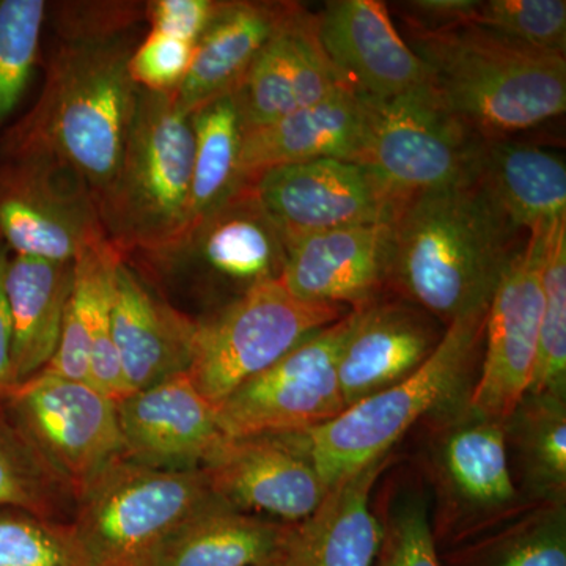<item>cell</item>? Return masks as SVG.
Listing matches in <instances>:
<instances>
[{
  "label": "cell",
  "mask_w": 566,
  "mask_h": 566,
  "mask_svg": "<svg viewBox=\"0 0 566 566\" xmlns=\"http://www.w3.org/2000/svg\"><path fill=\"white\" fill-rule=\"evenodd\" d=\"M349 311L294 297L281 281L264 283L197 319L188 376L216 409Z\"/></svg>",
  "instance_id": "30bf717a"
},
{
  "label": "cell",
  "mask_w": 566,
  "mask_h": 566,
  "mask_svg": "<svg viewBox=\"0 0 566 566\" xmlns=\"http://www.w3.org/2000/svg\"><path fill=\"white\" fill-rule=\"evenodd\" d=\"M196 44L151 31L134 48L129 74L148 92H177L191 66Z\"/></svg>",
  "instance_id": "f35d334b"
},
{
  "label": "cell",
  "mask_w": 566,
  "mask_h": 566,
  "mask_svg": "<svg viewBox=\"0 0 566 566\" xmlns=\"http://www.w3.org/2000/svg\"><path fill=\"white\" fill-rule=\"evenodd\" d=\"M202 471L223 504L283 524L311 516L329 490L305 431L227 438Z\"/></svg>",
  "instance_id": "9a60e30c"
},
{
  "label": "cell",
  "mask_w": 566,
  "mask_h": 566,
  "mask_svg": "<svg viewBox=\"0 0 566 566\" xmlns=\"http://www.w3.org/2000/svg\"><path fill=\"white\" fill-rule=\"evenodd\" d=\"M123 256L109 241L87 249L74 260L73 286L66 304L57 352L41 374L87 382L93 326L112 303L115 271Z\"/></svg>",
  "instance_id": "1f68e13d"
},
{
  "label": "cell",
  "mask_w": 566,
  "mask_h": 566,
  "mask_svg": "<svg viewBox=\"0 0 566 566\" xmlns=\"http://www.w3.org/2000/svg\"><path fill=\"white\" fill-rule=\"evenodd\" d=\"M527 394L566 398V218L547 232L538 357Z\"/></svg>",
  "instance_id": "836d02e7"
},
{
  "label": "cell",
  "mask_w": 566,
  "mask_h": 566,
  "mask_svg": "<svg viewBox=\"0 0 566 566\" xmlns=\"http://www.w3.org/2000/svg\"><path fill=\"white\" fill-rule=\"evenodd\" d=\"M392 461L389 453L331 485L311 516L290 524L275 565L374 566L382 527L371 493Z\"/></svg>",
  "instance_id": "603a6c76"
},
{
  "label": "cell",
  "mask_w": 566,
  "mask_h": 566,
  "mask_svg": "<svg viewBox=\"0 0 566 566\" xmlns=\"http://www.w3.org/2000/svg\"><path fill=\"white\" fill-rule=\"evenodd\" d=\"M524 241L474 180L417 193L392 221L386 293L447 327L490 305Z\"/></svg>",
  "instance_id": "7a4b0ae2"
},
{
  "label": "cell",
  "mask_w": 566,
  "mask_h": 566,
  "mask_svg": "<svg viewBox=\"0 0 566 566\" xmlns=\"http://www.w3.org/2000/svg\"><path fill=\"white\" fill-rule=\"evenodd\" d=\"M207 475L164 471L123 455L74 501V536L87 566H155L163 547L214 501Z\"/></svg>",
  "instance_id": "52a82bcc"
},
{
  "label": "cell",
  "mask_w": 566,
  "mask_h": 566,
  "mask_svg": "<svg viewBox=\"0 0 566 566\" xmlns=\"http://www.w3.org/2000/svg\"><path fill=\"white\" fill-rule=\"evenodd\" d=\"M512 471L527 501H566V398L527 394L505 419Z\"/></svg>",
  "instance_id": "f1b7e54d"
},
{
  "label": "cell",
  "mask_w": 566,
  "mask_h": 566,
  "mask_svg": "<svg viewBox=\"0 0 566 566\" xmlns=\"http://www.w3.org/2000/svg\"><path fill=\"white\" fill-rule=\"evenodd\" d=\"M409 31H439L471 24L475 0H411L400 3Z\"/></svg>",
  "instance_id": "60d3db41"
},
{
  "label": "cell",
  "mask_w": 566,
  "mask_h": 566,
  "mask_svg": "<svg viewBox=\"0 0 566 566\" xmlns=\"http://www.w3.org/2000/svg\"><path fill=\"white\" fill-rule=\"evenodd\" d=\"M344 85L349 84L319 41L318 17L292 2L233 96L248 133L319 103Z\"/></svg>",
  "instance_id": "e0dca14e"
},
{
  "label": "cell",
  "mask_w": 566,
  "mask_h": 566,
  "mask_svg": "<svg viewBox=\"0 0 566 566\" xmlns=\"http://www.w3.org/2000/svg\"><path fill=\"white\" fill-rule=\"evenodd\" d=\"M11 252L9 245L0 238V395L13 389V371H11V319L7 305L3 277Z\"/></svg>",
  "instance_id": "b9f144b4"
},
{
  "label": "cell",
  "mask_w": 566,
  "mask_h": 566,
  "mask_svg": "<svg viewBox=\"0 0 566 566\" xmlns=\"http://www.w3.org/2000/svg\"><path fill=\"white\" fill-rule=\"evenodd\" d=\"M73 274L74 262L11 253L3 289L11 319L14 387L40 375L57 352Z\"/></svg>",
  "instance_id": "4316f807"
},
{
  "label": "cell",
  "mask_w": 566,
  "mask_h": 566,
  "mask_svg": "<svg viewBox=\"0 0 566 566\" xmlns=\"http://www.w3.org/2000/svg\"><path fill=\"white\" fill-rule=\"evenodd\" d=\"M359 132V93L344 85L319 103L244 133L241 174L252 181L266 170L292 164L316 159L353 163Z\"/></svg>",
  "instance_id": "484cf974"
},
{
  "label": "cell",
  "mask_w": 566,
  "mask_h": 566,
  "mask_svg": "<svg viewBox=\"0 0 566 566\" xmlns=\"http://www.w3.org/2000/svg\"><path fill=\"white\" fill-rule=\"evenodd\" d=\"M352 312L337 364L346 408L415 374L446 333L444 324L400 297L382 294Z\"/></svg>",
  "instance_id": "ffe728a7"
},
{
  "label": "cell",
  "mask_w": 566,
  "mask_h": 566,
  "mask_svg": "<svg viewBox=\"0 0 566 566\" xmlns=\"http://www.w3.org/2000/svg\"><path fill=\"white\" fill-rule=\"evenodd\" d=\"M551 226L527 233L488 305L482 363L468 394V405L479 415L505 420L531 389L538 357L543 263Z\"/></svg>",
  "instance_id": "5bb4252c"
},
{
  "label": "cell",
  "mask_w": 566,
  "mask_h": 566,
  "mask_svg": "<svg viewBox=\"0 0 566 566\" xmlns=\"http://www.w3.org/2000/svg\"><path fill=\"white\" fill-rule=\"evenodd\" d=\"M43 0H0V128L20 106L39 62Z\"/></svg>",
  "instance_id": "e575fe53"
},
{
  "label": "cell",
  "mask_w": 566,
  "mask_h": 566,
  "mask_svg": "<svg viewBox=\"0 0 566 566\" xmlns=\"http://www.w3.org/2000/svg\"><path fill=\"white\" fill-rule=\"evenodd\" d=\"M123 452L164 471H199L226 442L218 409L188 374L117 401Z\"/></svg>",
  "instance_id": "ac0fdd59"
},
{
  "label": "cell",
  "mask_w": 566,
  "mask_h": 566,
  "mask_svg": "<svg viewBox=\"0 0 566 566\" xmlns=\"http://www.w3.org/2000/svg\"><path fill=\"white\" fill-rule=\"evenodd\" d=\"M0 566H87V562L70 523L0 509Z\"/></svg>",
  "instance_id": "d590c367"
},
{
  "label": "cell",
  "mask_w": 566,
  "mask_h": 566,
  "mask_svg": "<svg viewBox=\"0 0 566 566\" xmlns=\"http://www.w3.org/2000/svg\"><path fill=\"white\" fill-rule=\"evenodd\" d=\"M73 497L52 474L0 405V509L61 521Z\"/></svg>",
  "instance_id": "d6a6232c"
},
{
  "label": "cell",
  "mask_w": 566,
  "mask_h": 566,
  "mask_svg": "<svg viewBox=\"0 0 566 566\" xmlns=\"http://www.w3.org/2000/svg\"><path fill=\"white\" fill-rule=\"evenodd\" d=\"M359 102L353 163L398 200L472 180L480 137L447 109L430 84L387 98L359 93Z\"/></svg>",
  "instance_id": "9c48e42d"
},
{
  "label": "cell",
  "mask_w": 566,
  "mask_h": 566,
  "mask_svg": "<svg viewBox=\"0 0 566 566\" xmlns=\"http://www.w3.org/2000/svg\"><path fill=\"white\" fill-rule=\"evenodd\" d=\"M266 566H281V565H275V564H274V565H266Z\"/></svg>",
  "instance_id": "7bdbcfd3"
},
{
  "label": "cell",
  "mask_w": 566,
  "mask_h": 566,
  "mask_svg": "<svg viewBox=\"0 0 566 566\" xmlns=\"http://www.w3.org/2000/svg\"><path fill=\"white\" fill-rule=\"evenodd\" d=\"M353 312L301 342L219 406L227 438L307 431L345 411L337 364Z\"/></svg>",
  "instance_id": "4fadbf2b"
},
{
  "label": "cell",
  "mask_w": 566,
  "mask_h": 566,
  "mask_svg": "<svg viewBox=\"0 0 566 566\" xmlns=\"http://www.w3.org/2000/svg\"><path fill=\"white\" fill-rule=\"evenodd\" d=\"M472 180L517 232L566 218L564 155L515 137L480 139Z\"/></svg>",
  "instance_id": "cb8c5ba5"
},
{
  "label": "cell",
  "mask_w": 566,
  "mask_h": 566,
  "mask_svg": "<svg viewBox=\"0 0 566 566\" xmlns=\"http://www.w3.org/2000/svg\"><path fill=\"white\" fill-rule=\"evenodd\" d=\"M486 312L479 308L450 323L433 354L403 381L305 431L327 486L392 453L415 424L465 394L483 354Z\"/></svg>",
  "instance_id": "5b68a950"
},
{
  "label": "cell",
  "mask_w": 566,
  "mask_h": 566,
  "mask_svg": "<svg viewBox=\"0 0 566 566\" xmlns=\"http://www.w3.org/2000/svg\"><path fill=\"white\" fill-rule=\"evenodd\" d=\"M430 87L480 139L520 136L566 109V59L474 24L409 31Z\"/></svg>",
  "instance_id": "3957f363"
},
{
  "label": "cell",
  "mask_w": 566,
  "mask_h": 566,
  "mask_svg": "<svg viewBox=\"0 0 566 566\" xmlns=\"http://www.w3.org/2000/svg\"><path fill=\"white\" fill-rule=\"evenodd\" d=\"M281 282L297 300L352 308L386 293L392 222L342 227L285 243Z\"/></svg>",
  "instance_id": "d6986e66"
},
{
  "label": "cell",
  "mask_w": 566,
  "mask_h": 566,
  "mask_svg": "<svg viewBox=\"0 0 566 566\" xmlns=\"http://www.w3.org/2000/svg\"><path fill=\"white\" fill-rule=\"evenodd\" d=\"M192 167L191 115L175 92L140 88L117 172L96 197L106 240L123 260L158 251L188 229Z\"/></svg>",
  "instance_id": "277c9868"
},
{
  "label": "cell",
  "mask_w": 566,
  "mask_h": 566,
  "mask_svg": "<svg viewBox=\"0 0 566 566\" xmlns=\"http://www.w3.org/2000/svg\"><path fill=\"white\" fill-rule=\"evenodd\" d=\"M136 256L166 286L188 292L212 312L256 286L281 281L286 252L249 181L172 243Z\"/></svg>",
  "instance_id": "ba28073f"
},
{
  "label": "cell",
  "mask_w": 566,
  "mask_h": 566,
  "mask_svg": "<svg viewBox=\"0 0 566 566\" xmlns=\"http://www.w3.org/2000/svg\"><path fill=\"white\" fill-rule=\"evenodd\" d=\"M252 185L283 243L342 227L392 222L405 203L365 167L342 159L274 167Z\"/></svg>",
  "instance_id": "2e32d148"
},
{
  "label": "cell",
  "mask_w": 566,
  "mask_h": 566,
  "mask_svg": "<svg viewBox=\"0 0 566 566\" xmlns=\"http://www.w3.org/2000/svg\"><path fill=\"white\" fill-rule=\"evenodd\" d=\"M219 3L214 0H155L145 7L151 31L196 44L207 31Z\"/></svg>",
  "instance_id": "ab89813d"
},
{
  "label": "cell",
  "mask_w": 566,
  "mask_h": 566,
  "mask_svg": "<svg viewBox=\"0 0 566 566\" xmlns=\"http://www.w3.org/2000/svg\"><path fill=\"white\" fill-rule=\"evenodd\" d=\"M289 526L214 499L167 542L155 566L274 565Z\"/></svg>",
  "instance_id": "83f0119b"
},
{
  "label": "cell",
  "mask_w": 566,
  "mask_h": 566,
  "mask_svg": "<svg viewBox=\"0 0 566 566\" xmlns=\"http://www.w3.org/2000/svg\"><path fill=\"white\" fill-rule=\"evenodd\" d=\"M0 238L14 255L50 262L107 241L91 186L46 155H0Z\"/></svg>",
  "instance_id": "7c38bea8"
},
{
  "label": "cell",
  "mask_w": 566,
  "mask_h": 566,
  "mask_svg": "<svg viewBox=\"0 0 566 566\" xmlns=\"http://www.w3.org/2000/svg\"><path fill=\"white\" fill-rule=\"evenodd\" d=\"M439 554L442 566H566V501L532 502L501 526Z\"/></svg>",
  "instance_id": "f546056e"
},
{
  "label": "cell",
  "mask_w": 566,
  "mask_h": 566,
  "mask_svg": "<svg viewBox=\"0 0 566 566\" xmlns=\"http://www.w3.org/2000/svg\"><path fill=\"white\" fill-rule=\"evenodd\" d=\"M129 31L61 35L40 98L3 134L0 155L52 156L98 197L117 172L139 99Z\"/></svg>",
  "instance_id": "6da1fadb"
},
{
  "label": "cell",
  "mask_w": 566,
  "mask_h": 566,
  "mask_svg": "<svg viewBox=\"0 0 566 566\" xmlns=\"http://www.w3.org/2000/svg\"><path fill=\"white\" fill-rule=\"evenodd\" d=\"M292 2H221L193 50L191 66L177 92L191 115L205 104L233 95L256 55L273 36Z\"/></svg>",
  "instance_id": "d4e9b609"
},
{
  "label": "cell",
  "mask_w": 566,
  "mask_h": 566,
  "mask_svg": "<svg viewBox=\"0 0 566 566\" xmlns=\"http://www.w3.org/2000/svg\"><path fill=\"white\" fill-rule=\"evenodd\" d=\"M378 516L382 536L374 566H442L423 494L401 491Z\"/></svg>",
  "instance_id": "74e56055"
},
{
  "label": "cell",
  "mask_w": 566,
  "mask_h": 566,
  "mask_svg": "<svg viewBox=\"0 0 566 566\" xmlns=\"http://www.w3.org/2000/svg\"><path fill=\"white\" fill-rule=\"evenodd\" d=\"M193 167L189 226L226 203L245 185L241 174L243 125L233 95L191 114ZM188 226V227H189Z\"/></svg>",
  "instance_id": "4dcf8cb0"
},
{
  "label": "cell",
  "mask_w": 566,
  "mask_h": 566,
  "mask_svg": "<svg viewBox=\"0 0 566 566\" xmlns=\"http://www.w3.org/2000/svg\"><path fill=\"white\" fill-rule=\"evenodd\" d=\"M468 394L423 419L422 464L433 490L430 521L439 553L501 526L532 504L513 479L505 420L475 412Z\"/></svg>",
  "instance_id": "8992f818"
},
{
  "label": "cell",
  "mask_w": 566,
  "mask_h": 566,
  "mask_svg": "<svg viewBox=\"0 0 566 566\" xmlns=\"http://www.w3.org/2000/svg\"><path fill=\"white\" fill-rule=\"evenodd\" d=\"M111 327L129 394L188 374L197 319L153 292L125 260L115 271Z\"/></svg>",
  "instance_id": "7402d4cb"
},
{
  "label": "cell",
  "mask_w": 566,
  "mask_h": 566,
  "mask_svg": "<svg viewBox=\"0 0 566 566\" xmlns=\"http://www.w3.org/2000/svg\"><path fill=\"white\" fill-rule=\"evenodd\" d=\"M0 405L73 501L125 455L117 401L88 382L40 374L0 395Z\"/></svg>",
  "instance_id": "8fae6325"
},
{
  "label": "cell",
  "mask_w": 566,
  "mask_h": 566,
  "mask_svg": "<svg viewBox=\"0 0 566 566\" xmlns=\"http://www.w3.org/2000/svg\"><path fill=\"white\" fill-rule=\"evenodd\" d=\"M318 17L323 50L356 91L375 98L430 84L427 65L394 25L378 0H334Z\"/></svg>",
  "instance_id": "44dd1931"
},
{
  "label": "cell",
  "mask_w": 566,
  "mask_h": 566,
  "mask_svg": "<svg viewBox=\"0 0 566 566\" xmlns=\"http://www.w3.org/2000/svg\"><path fill=\"white\" fill-rule=\"evenodd\" d=\"M471 24L565 55V0H475Z\"/></svg>",
  "instance_id": "8d00e7d4"
}]
</instances>
